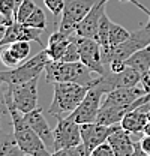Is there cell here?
<instances>
[{
    "label": "cell",
    "instance_id": "6da1fadb",
    "mask_svg": "<svg viewBox=\"0 0 150 156\" xmlns=\"http://www.w3.org/2000/svg\"><path fill=\"white\" fill-rule=\"evenodd\" d=\"M6 104L9 108V117H11V123L14 128L12 134H14V138L20 146V149L24 150L29 156H51L50 149L45 146V143L41 140V136L27 123L24 113H21L14 105L8 89H6Z\"/></svg>",
    "mask_w": 150,
    "mask_h": 156
},
{
    "label": "cell",
    "instance_id": "7a4b0ae2",
    "mask_svg": "<svg viewBox=\"0 0 150 156\" xmlns=\"http://www.w3.org/2000/svg\"><path fill=\"white\" fill-rule=\"evenodd\" d=\"M96 72L89 69L81 62H62V60H48L45 66V80L47 83H78L84 86H95L98 78Z\"/></svg>",
    "mask_w": 150,
    "mask_h": 156
},
{
    "label": "cell",
    "instance_id": "3957f363",
    "mask_svg": "<svg viewBox=\"0 0 150 156\" xmlns=\"http://www.w3.org/2000/svg\"><path fill=\"white\" fill-rule=\"evenodd\" d=\"M90 87L92 86L78 83H53V101L47 113L56 119L71 116L87 95Z\"/></svg>",
    "mask_w": 150,
    "mask_h": 156
},
{
    "label": "cell",
    "instance_id": "277c9868",
    "mask_svg": "<svg viewBox=\"0 0 150 156\" xmlns=\"http://www.w3.org/2000/svg\"><path fill=\"white\" fill-rule=\"evenodd\" d=\"M48 60L50 58L45 50H41L36 56H33L29 60H24L17 68H9V71H0V81H3L8 86H12L41 77V74L45 72Z\"/></svg>",
    "mask_w": 150,
    "mask_h": 156
},
{
    "label": "cell",
    "instance_id": "5b68a950",
    "mask_svg": "<svg viewBox=\"0 0 150 156\" xmlns=\"http://www.w3.org/2000/svg\"><path fill=\"white\" fill-rule=\"evenodd\" d=\"M150 44V24L147 23L146 26L140 27L138 30L132 32L131 36L126 39L125 42L112 47L110 54L105 58V66L108 68V65L112 60H120V62H126L132 54L144 47H147Z\"/></svg>",
    "mask_w": 150,
    "mask_h": 156
},
{
    "label": "cell",
    "instance_id": "8992f818",
    "mask_svg": "<svg viewBox=\"0 0 150 156\" xmlns=\"http://www.w3.org/2000/svg\"><path fill=\"white\" fill-rule=\"evenodd\" d=\"M96 0H65L59 30L66 35H74L80 21L87 15Z\"/></svg>",
    "mask_w": 150,
    "mask_h": 156
},
{
    "label": "cell",
    "instance_id": "52a82bcc",
    "mask_svg": "<svg viewBox=\"0 0 150 156\" xmlns=\"http://www.w3.org/2000/svg\"><path fill=\"white\" fill-rule=\"evenodd\" d=\"M104 95H105L104 90L101 89V86L96 81V84L89 89L87 95L84 96V99L81 101V104L75 108V111L69 117L72 120H75L78 125L96 122V117H98V113H99Z\"/></svg>",
    "mask_w": 150,
    "mask_h": 156
},
{
    "label": "cell",
    "instance_id": "ba28073f",
    "mask_svg": "<svg viewBox=\"0 0 150 156\" xmlns=\"http://www.w3.org/2000/svg\"><path fill=\"white\" fill-rule=\"evenodd\" d=\"M77 45H78V53H80V62L84 63L89 69H92L98 75L107 74L110 69L105 66L102 60L101 53V45L95 38H80L75 35Z\"/></svg>",
    "mask_w": 150,
    "mask_h": 156
},
{
    "label": "cell",
    "instance_id": "9c48e42d",
    "mask_svg": "<svg viewBox=\"0 0 150 156\" xmlns=\"http://www.w3.org/2000/svg\"><path fill=\"white\" fill-rule=\"evenodd\" d=\"M38 80L39 77L21 84L8 86L14 105L24 114L30 113L38 107Z\"/></svg>",
    "mask_w": 150,
    "mask_h": 156
},
{
    "label": "cell",
    "instance_id": "30bf717a",
    "mask_svg": "<svg viewBox=\"0 0 150 156\" xmlns=\"http://www.w3.org/2000/svg\"><path fill=\"white\" fill-rule=\"evenodd\" d=\"M81 144V125H78L71 117L57 119L54 128V150L74 147Z\"/></svg>",
    "mask_w": 150,
    "mask_h": 156
},
{
    "label": "cell",
    "instance_id": "8fae6325",
    "mask_svg": "<svg viewBox=\"0 0 150 156\" xmlns=\"http://www.w3.org/2000/svg\"><path fill=\"white\" fill-rule=\"evenodd\" d=\"M140 81H141V74L128 65L120 72L108 71L107 74L98 78V84L101 86L104 93H108V92L120 89V87H134V86L140 84Z\"/></svg>",
    "mask_w": 150,
    "mask_h": 156
},
{
    "label": "cell",
    "instance_id": "7c38bea8",
    "mask_svg": "<svg viewBox=\"0 0 150 156\" xmlns=\"http://www.w3.org/2000/svg\"><path fill=\"white\" fill-rule=\"evenodd\" d=\"M42 32L44 30H39L35 27H30L24 23H17L14 21L12 24H9L6 27V32L3 35V38L0 41V48L2 47H6L12 42H17V41H29V42H36L41 47H44V42H42Z\"/></svg>",
    "mask_w": 150,
    "mask_h": 156
},
{
    "label": "cell",
    "instance_id": "4fadbf2b",
    "mask_svg": "<svg viewBox=\"0 0 150 156\" xmlns=\"http://www.w3.org/2000/svg\"><path fill=\"white\" fill-rule=\"evenodd\" d=\"M119 126L120 125L107 126V125H101L98 122L84 123V125H81V143L86 146V149L89 152H92L95 147L105 143L108 140V136L111 135Z\"/></svg>",
    "mask_w": 150,
    "mask_h": 156
},
{
    "label": "cell",
    "instance_id": "5bb4252c",
    "mask_svg": "<svg viewBox=\"0 0 150 156\" xmlns=\"http://www.w3.org/2000/svg\"><path fill=\"white\" fill-rule=\"evenodd\" d=\"M143 95H146V90L143 89L141 84H137L134 87H120V89H116V90L105 93V99H104L102 105L120 107L128 113L129 107Z\"/></svg>",
    "mask_w": 150,
    "mask_h": 156
},
{
    "label": "cell",
    "instance_id": "9a60e30c",
    "mask_svg": "<svg viewBox=\"0 0 150 156\" xmlns=\"http://www.w3.org/2000/svg\"><path fill=\"white\" fill-rule=\"evenodd\" d=\"M105 3H107V0H96V3L87 12V15L80 21V24L75 30L77 36H80V38H95L96 30H98L99 23H101V18L105 14Z\"/></svg>",
    "mask_w": 150,
    "mask_h": 156
},
{
    "label": "cell",
    "instance_id": "2e32d148",
    "mask_svg": "<svg viewBox=\"0 0 150 156\" xmlns=\"http://www.w3.org/2000/svg\"><path fill=\"white\" fill-rule=\"evenodd\" d=\"M27 123L30 125V128L36 132L38 135L41 136V140L45 143V146L48 149L54 150V131L50 128L48 122L45 120V116L42 113V108H35L30 113L24 114Z\"/></svg>",
    "mask_w": 150,
    "mask_h": 156
},
{
    "label": "cell",
    "instance_id": "e0dca14e",
    "mask_svg": "<svg viewBox=\"0 0 150 156\" xmlns=\"http://www.w3.org/2000/svg\"><path fill=\"white\" fill-rule=\"evenodd\" d=\"M149 110H150V102L146 104V105H141V107L135 108V110L128 111L122 119L120 126L129 134H141L144 126L149 122V114H147Z\"/></svg>",
    "mask_w": 150,
    "mask_h": 156
},
{
    "label": "cell",
    "instance_id": "ac0fdd59",
    "mask_svg": "<svg viewBox=\"0 0 150 156\" xmlns=\"http://www.w3.org/2000/svg\"><path fill=\"white\" fill-rule=\"evenodd\" d=\"M72 38H74L72 35H66V33H63L60 30H57L53 35H50L48 42H47V45L44 48L48 58L50 60H62V57L66 53Z\"/></svg>",
    "mask_w": 150,
    "mask_h": 156
},
{
    "label": "cell",
    "instance_id": "d6986e66",
    "mask_svg": "<svg viewBox=\"0 0 150 156\" xmlns=\"http://www.w3.org/2000/svg\"><path fill=\"white\" fill-rule=\"evenodd\" d=\"M112 147L116 156H132L134 155V141L131 134L126 132L122 126H119L107 140Z\"/></svg>",
    "mask_w": 150,
    "mask_h": 156
},
{
    "label": "cell",
    "instance_id": "ffe728a7",
    "mask_svg": "<svg viewBox=\"0 0 150 156\" xmlns=\"http://www.w3.org/2000/svg\"><path fill=\"white\" fill-rule=\"evenodd\" d=\"M126 114V111L120 107H114V105H102L99 108V113L96 117V122L101 125H107V126H114V125H120L123 116Z\"/></svg>",
    "mask_w": 150,
    "mask_h": 156
},
{
    "label": "cell",
    "instance_id": "44dd1931",
    "mask_svg": "<svg viewBox=\"0 0 150 156\" xmlns=\"http://www.w3.org/2000/svg\"><path fill=\"white\" fill-rule=\"evenodd\" d=\"M126 65L134 68L137 72H140L141 77L144 74H147L150 69V44L147 47L135 51L131 57L126 60Z\"/></svg>",
    "mask_w": 150,
    "mask_h": 156
},
{
    "label": "cell",
    "instance_id": "7402d4cb",
    "mask_svg": "<svg viewBox=\"0 0 150 156\" xmlns=\"http://www.w3.org/2000/svg\"><path fill=\"white\" fill-rule=\"evenodd\" d=\"M129 36H131V32H128L125 27H122L120 24H117L114 21L110 23V35H108V38H110V45L111 47H116V45L125 42Z\"/></svg>",
    "mask_w": 150,
    "mask_h": 156
},
{
    "label": "cell",
    "instance_id": "603a6c76",
    "mask_svg": "<svg viewBox=\"0 0 150 156\" xmlns=\"http://www.w3.org/2000/svg\"><path fill=\"white\" fill-rule=\"evenodd\" d=\"M11 53L18 58L20 62L23 63L24 60H27L29 54H30V42L29 41H17L8 45Z\"/></svg>",
    "mask_w": 150,
    "mask_h": 156
},
{
    "label": "cell",
    "instance_id": "cb8c5ba5",
    "mask_svg": "<svg viewBox=\"0 0 150 156\" xmlns=\"http://www.w3.org/2000/svg\"><path fill=\"white\" fill-rule=\"evenodd\" d=\"M36 8L38 6L35 5L33 0H23V3L20 5L18 9L15 11L14 21H17V23H26V20L33 14V11H35Z\"/></svg>",
    "mask_w": 150,
    "mask_h": 156
},
{
    "label": "cell",
    "instance_id": "d4e9b609",
    "mask_svg": "<svg viewBox=\"0 0 150 156\" xmlns=\"http://www.w3.org/2000/svg\"><path fill=\"white\" fill-rule=\"evenodd\" d=\"M24 24H27V26H30V27H35V29H39V30H45V27H47L45 12H44L41 8H36V9L33 11V14L26 20Z\"/></svg>",
    "mask_w": 150,
    "mask_h": 156
},
{
    "label": "cell",
    "instance_id": "484cf974",
    "mask_svg": "<svg viewBox=\"0 0 150 156\" xmlns=\"http://www.w3.org/2000/svg\"><path fill=\"white\" fill-rule=\"evenodd\" d=\"M51 156H90V152L86 149V146L81 143L74 147H65V149H59L54 150Z\"/></svg>",
    "mask_w": 150,
    "mask_h": 156
},
{
    "label": "cell",
    "instance_id": "4316f807",
    "mask_svg": "<svg viewBox=\"0 0 150 156\" xmlns=\"http://www.w3.org/2000/svg\"><path fill=\"white\" fill-rule=\"evenodd\" d=\"M17 11L15 0H0V14L6 18L8 26L14 23V15Z\"/></svg>",
    "mask_w": 150,
    "mask_h": 156
},
{
    "label": "cell",
    "instance_id": "83f0119b",
    "mask_svg": "<svg viewBox=\"0 0 150 156\" xmlns=\"http://www.w3.org/2000/svg\"><path fill=\"white\" fill-rule=\"evenodd\" d=\"M0 60H2V63L6 68H17L18 65H21V62L11 53V50H9L8 45L6 47H2V50H0Z\"/></svg>",
    "mask_w": 150,
    "mask_h": 156
},
{
    "label": "cell",
    "instance_id": "f1b7e54d",
    "mask_svg": "<svg viewBox=\"0 0 150 156\" xmlns=\"http://www.w3.org/2000/svg\"><path fill=\"white\" fill-rule=\"evenodd\" d=\"M62 62H80V53H78V45H77V39L75 36L72 38L66 53L63 54Z\"/></svg>",
    "mask_w": 150,
    "mask_h": 156
},
{
    "label": "cell",
    "instance_id": "f546056e",
    "mask_svg": "<svg viewBox=\"0 0 150 156\" xmlns=\"http://www.w3.org/2000/svg\"><path fill=\"white\" fill-rule=\"evenodd\" d=\"M44 5L47 6V9L54 15H60L63 12V6H65V0H44Z\"/></svg>",
    "mask_w": 150,
    "mask_h": 156
},
{
    "label": "cell",
    "instance_id": "4dcf8cb0",
    "mask_svg": "<svg viewBox=\"0 0 150 156\" xmlns=\"http://www.w3.org/2000/svg\"><path fill=\"white\" fill-rule=\"evenodd\" d=\"M6 89H8V84L0 81V119L9 116V108L6 104Z\"/></svg>",
    "mask_w": 150,
    "mask_h": 156
},
{
    "label": "cell",
    "instance_id": "1f68e13d",
    "mask_svg": "<svg viewBox=\"0 0 150 156\" xmlns=\"http://www.w3.org/2000/svg\"><path fill=\"white\" fill-rule=\"evenodd\" d=\"M90 156H116V153H114L112 147L110 146V143L105 141V143L99 144L98 147H95L90 152Z\"/></svg>",
    "mask_w": 150,
    "mask_h": 156
},
{
    "label": "cell",
    "instance_id": "d6a6232c",
    "mask_svg": "<svg viewBox=\"0 0 150 156\" xmlns=\"http://www.w3.org/2000/svg\"><path fill=\"white\" fill-rule=\"evenodd\" d=\"M6 156H29L24 150H21L20 149V146L17 144V141L8 149V152H6Z\"/></svg>",
    "mask_w": 150,
    "mask_h": 156
},
{
    "label": "cell",
    "instance_id": "836d02e7",
    "mask_svg": "<svg viewBox=\"0 0 150 156\" xmlns=\"http://www.w3.org/2000/svg\"><path fill=\"white\" fill-rule=\"evenodd\" d=\"M140 84L143 86V89L146 90V93H150V69H149V72H147V74H144V75L141 77Z\"/></svg>",
    "mask_w": 150,
    "mask_h": 156
},
{
    "label": "cell",
    "instance_id": "e575fe53",
    "mask_svg": "<svg viewBox=\"0 0 150 156\" xmlns=\"http://www.w3.org/2000/svg\"><path fill=\"white\" fill-rule=\"evenodd\" d=\"M132 156H150V153L141 147V144L138 141V143H134V155Z\"/></svg>",
    "mask_w": 150,
    "mask_h": 156
},
{
    "label": "cell",
    "instance_id": "d590c367",
    "mask_svg": "<svg viewBox=\"0 0 150 156\" xmlns=\"http://www.w3.org/2000/svg\"><path fill=\"white\" fill-rule=\"evenodd\" d=\"M140 144H141V147L146 150V152H149L150 153V135H144L141 140H140Z\"/></svg>",
    "mask_w": 150,
    "mask_h": 156
},
{
    "label": "cell",
    "instance_id": "8d00e7d4",
    "mask_svg": "<svg viewBox=\"0 0 150 156\" xmlns=\"http://www.w3.org/2000/svg\"><path fill=\"white\" fill-rule=\"evenodd\" d=\"M6 27H8V26H5V24H0V41H2V38H3L5 32H6Z\"/></svg>",
    "mask_w": 150,
    "mask_h": 156
},
{
    "label": "cell",
    "instance_id": "74e56055",
    "mask_svg": "<svg viewBox=\"0 0 150 156\" xmlns=\"http://www.w3.org/2000/svg\"><path fill=\"white\" fill-rule=\"evenodd\" d=\"M0 24H5V26H8V21H6V18L0 14Z\"/></svg>",
    "mask_w": 150,
    "mask_h": 156
},
{
    "label": "cell",
    "instance_id": "f35d334b",
    "mask_svg": "<svg viewBox=\"0 0 150 156\" xmlns=\"http://www.w3.org/2000/svg\"><path fill=\"white\" fill-rule=\"evenodd\" d=\"M107 2H108V0H107ZM119 2H131V3H135L137 0H119Z\"/></svg>",
    "mask_w": 150,
    "mask_h": 156
},
{
    "label": "cell",
    "instance_id": "ab89813d",
    "mask_svg": "<svg viewBox=\"0 0 150 156\" xmlns=\"http://www.w3.org/2000/svg\"><path fill=\"white\" fill-rule=\"evenodd\" d=\"M147 114H149V123H150V110H149V113H147Z\"/></svg>",
    "mask_w": 150,
    "mask_h": 156
}]
</instances>
